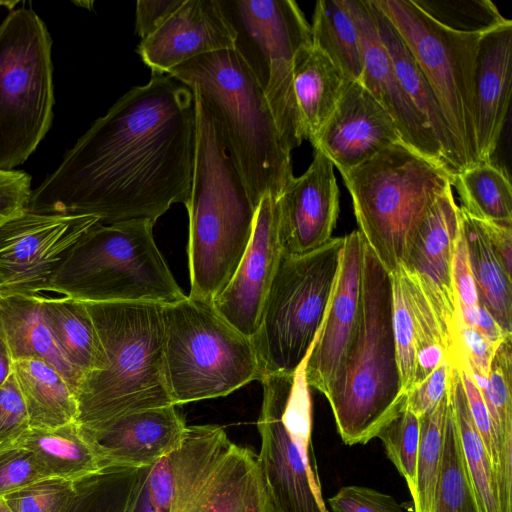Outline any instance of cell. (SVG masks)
Here are the masks:
<instances>
[{
  "instance_id": "4316f807",
  "label": "cell",
  "mask_w": 512,
  "mask_h": 512,
  "mask_svg": "<svg viewBox=\"0 0 512 512\" xmlns=\"http://www.w3.org/2000/svg\"><path fill=\"white\" fill-rule=\"evenodd\" d=\"M346 81L334 63L312 43L297 52L293 92L303 138L312 146L335 110Z\"/></svg>"
},
{
  "instance_id": "9c48e42d",
  "label": "cell",
  "mask_w": 512,
  "mask_h": 512,
  "mask_svg": "<svg viewBox=\"0 0 512 512\" xmlns=\"http://www.w3.org/2000/svg\"><path fill=\"white\" fill-rule=\"evenodd\" d=\"M344 236L306 254H282L256 334L264 375L294 374L320 336L338 277Z\"/></svg>"
},
{
  "instance_id": "f546056e",
  "label": "cell",
  "mask_w": 512,
  "mask_h": 512,
  "mask_svg": "<svg viewBox=\"0 0 512 512\" xmlns=\"http://www.w3.org/2000/svg\"><path fill=\"white\" fill-rule=\"evenodd\" d=\"M459 214L479 302L506 333H512V276L500 262L480 220L460 206Z\"/></svg>"
},
{
  "instance_id": "2e32d148",
  "label": "cell",
  "mask_w": 512,
  "mask_h": 512,
  "mask_svg": "<svg viewBox=\"0 0 512 512\" xmlns=\"http://www.w3.org/2000/svg\"><path fill=\"white\" fill-rule=\"evenodd\" d=\"M276 204L282 254L302 255L327 243L339 215V188L329 158L314 149L308 169L288 181Z\"/></svg>"
},
{
  "instance_id": "1f68e13d",
  "label": "cell",
  "mask_w": 512,
  "mask_h": 512,
  "mask_svg": "<svg viewBox=\"0 0 512 512\" xmlns=\"http://www.w3.org/2000/svg\"><path fill=\"white\" fill-rule=\"evenodd\" d=\"M312 45L322 51L347 80L361 81L363 52L356 22L345 0H319L313 12Z\"/></svg>"
},
{
  "instance_id": "7402d4cb",
  "label": "cell",
  "mask_w": 512,
  "mask_h": 512,
  "mask_svg": "<svg viewBox=\"0 0 512 512\" xmlns=\"http://www.w3.org/2000/svg\"><path fill=\"white\" fill-rule=\"evenodd\" d=\"M512 81V22L487 29L481 37L474 78L478 162L490 161L509 109Z\"/></svg>"
},
{
  "instance_id": "ee69618b",
  "label": "cell",
  "mask_w": 512,
  "mask_h": 512,
  "mask_svg": "<svg viewBox=\"0 0 512 512\" xmlns=\"http://www.w3.org/2000/svg\"><path fill=\"white\" fill-rule=\"evenodd\" d=\"M32 192L28 173L0 169V228L29 210Z\"/></svg>"
},
{
  "instance_id": "8d00e7d4",
  "label": "cell",
  "mask_w": 512,
  "mask_h": 512,
  "mask_svg": "<svg viewBox=\"0 0 512 512\" xmlns=\"http://www.w3.org/2000/svg\"><path fill=\"white\" fill-rule=\"evenodd\" d=\"M387 457L405 479L412 500L415 497L416 464L420 439V418L406 405L378 432Z\"/></svg>"
},
{
  "instance_id": "f35d334b",
  "label": "cell",
  "mask_w": 512,
  "mask_h": 512,
  "mask_svg": "<svg viewBox=\"0 0 512 512\" xmlns=\"http://www.w3.org/2000/svg\"><path fill=\"white\" fill-rule=\"evenodd\" d=\"M393 333L403 391L412 388L415 374V327L410 297L401 266L393 272Z\"/></svg>"
},
{
  "instance_id": "cb8c5ba5",
  "label": "cell",
  "mask_w": 512,
  "mask_h": 512,
  "mask_svg": "<svg viewBox=\"0 0 512 512\" xmlns=\"http://www.w3.org/2000/svg\"><path fill=\"white\" fill-rule=\"evenodd\" d=\"M0 340L9 360L42 359L55 367L77 393L84 376L61 351L34 295L0 297Z\"/></svg>"
},
{
  "instance_id": "681fc988",
  "label": "cell",
  "mask_w": 512,
  "mask_h": 512,
  "mask_svg": "<svg viewBox=\"0 0 512 512\" xmlns=\"http://www.w3.org/2000/svg\"><path fill=\"white\" fill-rule=\"evenodd\" d=\"M184 0H140L136 3L135 30L141 40L152 35Z\"/></svg>"
},
{
  "instance_id": "7bdbcfd3",
  "label": "cell",
  "mask_w": 512,
  "mask_h": 512,
  "mask_svg": "<svg viewBox=\"0 0 512 512\" xmlns=\"http://www.w3.org/2000/svg\"><path fill=\"white\" fill-rule=\"evenodd\" d=\"M328 505L332 512H404L393 496L356 485L341 487Z\"/></svg>"
},
{
  "instance_id": "8fae6325",
  "label": "cell",
  "mask_w": 512,
  "mask_h": 512,
  "mask_svg": "<svg viewBox=\"0 0 512 512\" xmlns=\"http://www.w3.org/2000/svg\"><path fill=\"white\" fill-rule=\"evenodd\" d=\"M313 346L294 374H270L261 380L257 457L274 512H329L313 452L312 402L305 375Z\"/></svg>"
},
{
  "instance_id": "74e56055",
  "label": "cell",
  "mask_w": 512,
  "mask_h": 512,
  "mask_svg": "<svg viewBox=\"0 0 512 512\" xmlns=\"http://www.w3.org/2000/svg\"><path fill=\"white\" fill-rule=\"evenodd\" d=\"M88 480L75 483L48 479L2 497L13 512H75L82 503Z\"/></svg>"
},
{
  "instance_id": "30bf717a",
  "label": "cell",
  "mask_w": 512,
  "mask_h": 512,
  "mask_svg": "<svg viewBox=\"0 0 512 512\" xmlns=\"http://www.w3.org/2000/svg\"><path fill=\"white\" fill-rule=\"evenodd\" d=\"M52 39L30 8L12 10L0 24V169L23 164L53 120Z\"/></svg>"
},
{
  "instance_id": "484cf974",
  "label": "cell",
  "mask_w": 512,
  "mask_h": 512,
  "mask_svg": "<svg viewBox=\"0 0 512 512\" xmlns=\"http://www.w3.org/2000/svg\"><path fill=\"white\" fill-rule=\"evenodd\" d=\"M13 444L29 450L53 477L75 483L110 466L95 439L77 421L54 428L28 427Z\"/></svg>"
},
{
  "instance_id": "f5cc1de1",
  "label": "cell",
  "mask_w": 512,
  "mask_h": 512,
  "mask_svg": "<svg viewBox=\"0 0 512 512\" xmlns=\"http://www.w3.org/2000/svg\"><path fill=\"white\" fill-rule=\"evenodd\" d=\"M0 512H13L3 497H0Z\"/></svg>"
},
{
  "instance_id": "ac0fdd59",
  "label": "cell",
  "mask_w": 512,
  "mask_h": 512,
  "mask_svg": "<svg viewBox=\"0 0 512 512\" xmlns=\"http://www.w3.org/2000/svg\"><path fill=\"white\" fill-rule=\"evenodd\" d=\"M345 3L361 39L363 74L360 82L392 118L402 141L447 170L437 140L400 85L388 52L380 40L370 0H345Z\"/></svg>"
},
{
  "instance_id": "44dd1931",
  "label": "cell",
  "mask_w": 512,
  "mask_h": 512,
  "mask_svg": "<svg viewBox=\"0 0 512 512\" xmlns=\"http://www.w3.org/2000/svg\"><path fill=\"white\" fill-rule=\"evenodd\" d=\"M235 33L218 0H184L181 6L149 37L137 52L151 74L205 54L234 49Z\"/></svg>"
},
{
  "instance_id": "9a60e30c",
  "label": "cell",
  "mask_w": 512,
  "mask_h": 512,
  "mask_svg": "<svg viewBox=\"0 0 512 512\" xmlns=\"http://www.w3.org/2000/svg\"><path fill=\"white\" fill-rule=\"evenodd\" d=\"M460 232L459 206L449 185L429 208L403 267L419 282L446 337L449 355L456 326L452 260Z\"/></svg>"
},
{
  "instance_id": "d590c367",
  "label": "cell",
  "mask_w": 512,
  "mask_h": 512,
  "mask_svg": "<svg viewBox=\"0 0 512 512\" xmlns=\"http://www.w3.org/2000/svg\"><path fill=\"white\" fill-rule=\"evenodd\" d=\"M434 512H478L467 478L450 403Z\"/></svg>"
},
{
  "instance_id": "b9f144b4",
  "label": "cell",
  "mask_w": 512,
  "mask_h": 512,
  "mask_svg": "<svg viewBox=\"0 0 512 512\" xmlns=\"http://www.w3.org/2000/svg\"><path fill=\"white\" fill-rule=\"evenodd\" d=\"M48 479L55 477L29 450L14 444L0 449V497Z\"/></svg>"
},
{
  "instance_id": "8992f818",
  "label": "cell",
  "mask_w": 512,
  "mask_h": 512,
  "mask_svg": "<svg viewBox=\"0 0 512 512\" xmlns=\"http://www.w3.org/2000/svg\"><path fill=\"white\" fill-rule=\"evenodd\" d=\"M359 232L385 270L406 260L429 208L449 185L448 171L403 142L341 173Z\"/></svg>"
},
{
  "instance_id": "d4e9b609",
  "label": "cell",
  "mask_w": 512,
  "mask_h": 512,
  "mask_svg": "<svg viewBox=\"0 0 512 512\" xmlns=\"http://www.w3.org/2000/svg\"><path fill=\"white\" fill-rule=\"evenodd\" d=\"M378 34L391 59L397 78L437 140L446 168L453 178L464 169L459 150L438 100L404 40L370 0Z\"/></svg>"
},
{
  "instance_id": "6da1fadb",
  "label": "cell",
  "mask_w": 512,
  "mask_h": 512,
  "mask_svg": "<svg viewBox=\"0 0 512 512\" xmlns=\"http://www.w3.org/2000/svg\"><path fill=\"white\" fill-rule=\"evenodd\" d=\"M195 148L192 91L169 74L132 87L32 192L29 210L155 222L188 204Z\"/></svg>"
},
{
  "instance_id": "e0dca14e",
  "label": "cell",
  "mask_w": 512,
  "mask_h": 512,
  "mask_svg": "<svg viewBox=\"0 0 512 512\" xmlns=\"http://www.w3.org/2000/svg\"><path fill=\"white\" fill-rule=\"evenodd\" d=\"M281 256L276 198L266 195L257 208L246 252L227 286L213 301L218 314L249 338L258 330Z\"/></svg>"
},
{
  "instance_id": "d6986e66",
  "label": "cell",
  "mask_w": 512,
  "mask_h": 512,
  "mask_svg": "<svg viewBox=\"0 0 512 512\" xmlns=\"http://www.w3.org/2000/svg\"><path fill=\"white\" fill-rule=\"evenodd\" d=\"M363 244L359 230L344 236L334 294L320 336L306 362L307 384L324 396L337 380L356 335Z\"/></svg>"
},
{
  "instance_id": "816d5d0a",
  "label": "cell",
  "mask_w": 512,
  "mask_h": 512,
  "mask_svg": "<svg viewBox=\"0 0 512 512\" xmlns=\"http://www.w3.org/2000/svg\"><path fill=\"white\" fill-rule=\"evenodd\" d=\"M9 373V359L0 340V384L5 381Z\"/></svg>"
},
{
  "instance_id": "bcb514c9",
  "label": "cell",
  "mask_w": 512,
  "mask_h": 512,
  "mask_svg": "<svg viewBox=\"0 0 512 512\" xmlns=\"http://www.w3.org/2000/svg\"><path fill=\"white\" fill-rule=\"evenodd\" d=\"M28 427L24 404L8 373L0 384V449L12 445Z\"/></svg>"
},
{
  "instance_id": "83f0119b",
  "label": "cell",
  "mask_w": 512,
  "mask_h": 512,
  "mask_svg": "<svg viewBox=\"0 0 512 512\" xmlns=\"http://www.w3.org/2000/svg\"><path fill=\"white\" fill-rule=\"evenodd\" d=\"M9 373L24 404L31 428H54L78 418L72 387L48 362L34 357L9 360Z\"/></svg>"
},
{
  "instance_id": "4dcf8cb0",
  "label": "cell",
  "mask_w": 512,
  "mask_h": 512,
  "mask_svg": "<svg viewBox=\"0 0 512 512\" xmlns=\"http://www.w3.org/2000/svg\"><path fill=\"white\" fill-rule=\"evenodd\" d=\"M448 388L470 489L478 512H500L493 467L472 420L459 367L452 359Z\"/></svg>"
},
{
  "instance_id": "f1b7e54d",
  "label": "cell",
  "mask_w": 512,
  "mask_h": 512,
  "mask_svg": "<svg viewBox=\"0 0 512 512\" xmlns=\"http://www.w3.org/2000/svg\"><path fill=\"white\" fill-rule=\"evenodd\" d=\"M61 351L84 379L103 365V353L85 304L62 295H34Z\"/></svg>"
},
{
  "instance_id": "5b68a950",
  "label": "cell",
  "mask_w": 512,
  "mask_h": 512,
  "mask_svg": "<svg viewBox=\"0 0 512 512\" xmlns=\"http://www.w3.org/2000/svg\"><path fill=\"white\" fill-rule=\"evenodd\" d=\"M211 109L230 155L256 207L277 198L294 176L291 151L284 144L265 94L234 50L188 60L168 71Z\"/></svg>"
},
{
  "instance_id": "52a82bcc",
  "label": "cell",
  "mask_w": 512,
  "mask_h": 512,
  "mask_svg": "<svg viewBox=\"0 0 512 512\" xmlns=\"http://www.w3.org/2000/svg\"><path fill=\"white\" fill-rule=\"evenodd\" d=\"M154 223H97L69 251L42 293L83 302L168 305L187 295L158 249Z\"/></svg>"
},
{
  "instance_id": "5bb4252c",
  "label": "cell",
  "mask_w": 512,
  "mask_h": 512,
  "mask_svg": "<svg viewBox=\"0 0 512 512\" xmlns=\"http://www.w3.org/2000/svg\"><path fill=\"white\" fill-rule=\"evenodd\" d=\"M100 219L27 210L0 228V297L42 293L69 251Z\"/></svg>"
},
{
  "instance_id": "ab89813d",
  "label": "cell",
  "mask_w": 512,
  "mask_h": 512,
  "mask_svg": "<svg viewBox=\"0 0 512 512\" xmlns=\"http://www.w3.org/2000/svg\"><path fill=\"white\" fill-rule=\"evenodd\" d=\"M416 2L437 21L456 30L483 31L506 20L488 0Z\"/></svg>"
},
{
  "instance_id": "e575fe53",
  "label": "cell",
  "mask_w": 512,
  "mask_h": 512,
  "mask_svg": "<svg viewBox=\"0 0 512 512\" xmlns=\"http://www.w3.org/2000/svg\"><path fill=\"white\" fill-rule=\"evenodd\" d=\"M401 268L414 317L415 374L413 388L421 383L445 359L449 358V347L439 320L419 282L402 265Z\"/></svg>"
},
{
  "instance_id": "7a4b0ae2",
  "label": "cell",
  "mask_w": 512,
  "mask_h": 512,
  "mask_svg": "<svg viewBox=\"0 0 512 512\" xmlns=\"http://www.w3.org/2000/svg\"><path fill=\"white\" fill-rule=\"evenodd\" d=\"M193 93V92H192ZM195 148L189 216V297L213 304L252 237L257 208L211 109L193 93Z\"/></svg>"
},
{
  "instance_id": "60d3db41",
  "label": "cell",
  "mask_w": 512,
  "mask_h": 512,
  "mask_svg": "<svg viewBox=\"0 0 512 512\" xmlns=\"http://www.w3.org/2000/svg\"><path fill=\"white\" fill-rule=\"evenodd\" d=\"M142 469L111 465L94 478L88 512H128Z\"/></svg>"
},
{
  "instance_id": "4fadbf2b",
  "label": "cell",
  "mask_w": 512,
  "mask_h": 512,
  "mask_svg": "<svg viewBox=\"0 0 512 512\" xmlns=\"http://www.w3.org/2000/svg\"><path fill=\"white\" fill-rule=\"evenodd\" d=\"M235 33L234 50L261 86L286 147L304 140L293 92L297 52L311 44V29L292 0H218Z\"/></svg>"
},
{
  "instance_id": "d6a6232c",
  "label": "cell",
  "mask_w": 512,
  "mask_h": 512,
  "mask_svg": "<svg viewBox=\"0 0 512 512\" xmlns=\"http://www.w3.org/2000/svg\"><path fill=\"white\" fill-rule=\"evenodd\" d=\"M461 208L472 217L512 225V188L505 168L490 161L474 163L452 178Z\"/></svg>"
},
{
  "instance_id": "3957f363",
  "label": "cell",
  "mask_w": 512,
  "mask_h": 512,
  "mask_svg": "<svg viewBox=\"0 0 512 512\" xmlns=\"http://www.w3.org/2000/svg\"><path fill=\"white\" fill-rule=\"evenodd\" d=\"M83 303L100 341L103 365L85 377L76 393L77 422L95 433L127 414L174 405L165 370L162 305Z\"/></svg>"
},
{
  "instance_id": "f6af8a7d",
  "label": "cell",
  "mask_w": 512,
  "mask_h": 512,
  "mask_svg": "<svg viewBox=\"0 0 512 512\" xmlns=\"http://www.w3.org/2000/svg\"><path fill=\"white\" fill-rule=\"evenodd\" d=\"M451 359H445L421 383L407 393L406 406L419 418L433 412L448 392Z\"/></svg>"
},
{
  "instance_id": "c3c4849f",
  "label": "cell",
  "mask_w": 512,
  "mask_h": 512,
  "mask_svg": "<svg viewBox=\"0 0 512 512\" xmlns=\"http://www.w3.org/2000/svg\"><path fill=\"white\" fill-rule=\"evenodd\" d=\"M452 279L458 307H472L480 303L461 222L452 260Z\"/></svg>"
},
{
  "instance_id": "7c38bea8",
  "label": "cell",
  "mask_w": 512,
  "mask_h": 512,
  "mask_svg": "<svg viewBox=\"0 0 512 512\" xmlns=\"http://www.w3.org/2000/svg\"><path fill=\"white\" fill-rule=\"evenodd\" d=\"M396 28L429 82L464 169L478 162L474 78L483 31L450 28L416 0H373ZM490 29V28H489Z\"/></svg>"
},
{
  "instance_id": "603a6c76",
  "label": "cell",
  "mask_w": 512,
  "mask_h": 512,
  "mask_svg": "<svg viewBox=\"0 0 512 512\" xmlns=\"http://www.w3.org/2000/svg\"><path fill=\"white\" fill-rule=\"evenodd\" d=\"M175 407L130 413L90 434L108 465L146 467L171 452L184 435L187 425Z\"/></svg>"
},
{
  "instance_id": "277c9868",
  "label": "cell",
  "mask_w": 512,
  "mask_h": 512,
  "mask_svg": "<svg viewBox=\"0 0 512 512\" xmlns=\"http://www.w3.org/2000/svg\"><path fill=\"white\" fill-rule=\"evenodd\" d=\"M392 314L391 275L364 240L357 331L340 374L325 396L346 445L368 443L406 405Z\"/></svg>"
},
{
  "instance_id": "ba28073f",
  "label": "cell",
  "mask_w": 512,
  "mask_h": 512,
  "mask_svg": "<svg viewBox=\"0 0 512 512\" xmlns=\"http://www.w3.org/2000/svg\"><path fill=\"white\" fill-rule=\"evenodd\" d=\"M166 378L173 404L224 397L264 378L251 338L188 295L162 306Z\"/></svg>"
},
{
  "instance_id": "836d02e7",
  "label": "cell",
  "mask_w": 512,
  "mask_h": 512,
  "mask_svg": "<svg viewBox=\"0 0 512 512\" xmlns=\"http://www.w3.org/2000/svg\"><path fill=\"white\" fill-rule=\"evenodd\" d=\"M449 411L448 392L436 409L420 418L414 512H434Z\"/></svg>"
},
{
  "instance_id": "f907efd6",
  "label": "cell",
  "mask_w": 512,
  "mask_h": 512,
  "mask_svg": "<svg viewBox=\"0 0 512 512\" xmlns=\"http://www.w3.org/2000/svg\"><path fill=\"white\" fill-rule=\"evenodd\" d=\"M480 222L500 262L512 276V225L483 220Z\"/></svg>"
},
{
  "instance_id": "ffe728a7",
  "label": "cell",
  "mask_w": 512,
  "mask_h": 512,
  "mask_svg": "<svg viewBox=\"0 0 512 512\" xmlns=\"http://www.w3.org/2000/svg\"><path fill=\"white\" fill-rule=\"evenodd\" d=\"M401 142L384 108L361 82L348 80L313 147L323 152L341 174Z\"/></svg>"
},
{
  "instance_id": "7dc6e473",
  "label": "cell",
  "mask_w": 512,
  "mask_h": 512,
  "mask_svg": "<svg viewBox=\"0 0 512 512\" xmlns=\"http://www.w3.org/2000/svg\"><path fill=\"white\" fill-rule=\"evenodd\" d=\"M450 358H452L459 367L461 380L466 394L467 403L472 420L485 445L486 451L488 453L494 471V436L491 418L487 406L480 391L473 382L467 361L463 354L460 352L457 356H453Z\"/></svg>"
}]
</instances>
